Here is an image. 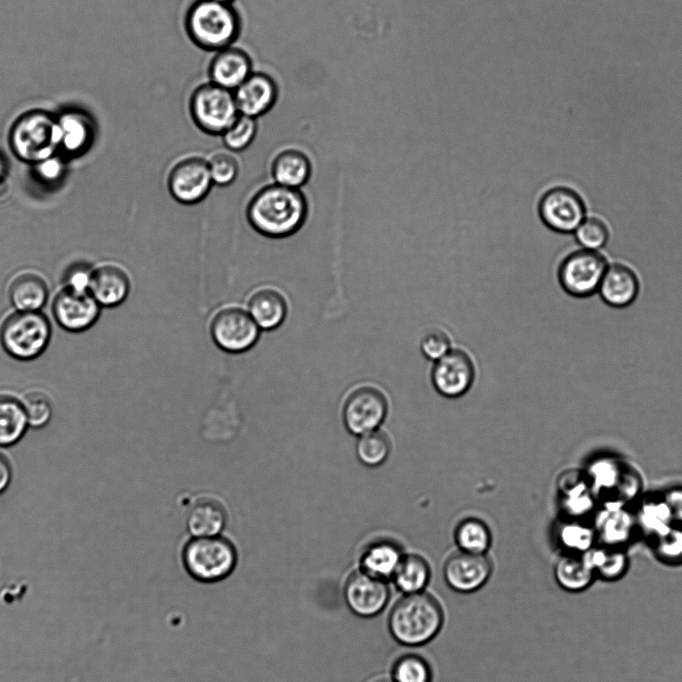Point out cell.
Wrapping results in <instances>:
<instances>
[{
	"mask_svg": "<svg viewBox=\"0 0 682 682\" xmlns=\"http://www.w3.org/2000/svg\"><path fill=\"white\" fill-rule=\"evenodd\" d=\"M309 203L302 189L271 182L250 197L245 216L251 228L266 238L284 239L306 223Z\"/></svg>",
	"mask_w": 682,
	"mask_h": 682,
	"instance_id": "cell-1",
	"label": "cell"
},
{
	"mask_svg": "<svg viewBox=\"0 0 682 682\" xmlns=\"http://www.w3.org/2000/svg\"><path fill=\"white\" fill-rule=\"evenodd\" d=\"M184 29L199 49L217 52L232 46L242 30L241 16L233 6L214 0H194L185 11Z\"/></svg>",
	"mask_w": 682,
	"mask_h": 682,
	"instance_id": "cell-2",
	"label": "cell"
},
{
	"mask_svg": "<svg viewBox=\"0 0 682 682\" xmlns=\"http://www.w3.org/2000/svg\"><path fill=\"white\" fill-rule=\"evenodd\" d=\"M443 623L441 604L424 591L404 594L388 615L390 634L404 646L415 647L430 642L440 632Z\"/></svg>",
	"mask_w": 682,
	"mask_h": 682,
	"instance_id": "cell-3",
	"label": "cell"
},
{
	"mask_svg": "<svg viewBox=\"0 0 682 682\" xmlns=\"http://www.w3.org/2000/svg\"><path fill=\"white\" fill-rule=\"evenodd\" d=\"M181 559L186 572L202 583H215L227 578L238 562L234 543L222 534L192 537L185 542Z\"/></svg>",
	"mask_w": 682,
	"mask_h": 682,
	"instance_id": "cell-4",
	"label": "cell"
},
{
	"mask_svg": "<svg viewBox=\"0 0 682 682\" xmlns=\"http://www.w3.org/2000/svg\"><path fill=\"white\" fill-rule=\"evenodd\" d=\"M8 142L14 156L30 165L59 153L56 114L42 109L22 113L9 130Z\"/></svg>",
	"mask_w": 682,
	"mask_h": 682,
	"instance_id": "cell-5",
	"label": "cell"
},
{
	"mask_svg": "<svg viewBox=\"0 0 682 682\" xmlns=\"http://www.w3.org/2000/svg\"><path fill=\"white\" fill-rule=\"evenodd\" d=\"M51 335V323L41 311L15 310L0 325L1 347L18 361H31L41 356Z\"/></svg>",
	"mask_w": 682,
	"mask_h": 682,
	"instance_id": "cell-6",
	"label": "cell"
},
{
	"mask_svg": "<svg viewBox=\"0 0 682 682\" xmlns=\"http://www.w3.org/2000/svg\"><path fill=\"white\" fill-rule=\"evenodd\" d=\"M584 472L599 503L617 502L631 506L643 495L640 473L618 457H598Z\"/></svg>",
	"mask_w": 682,
	"mask_h": 682,
	"instance_id": "cell-7",
	"label": "cell"
},
{
	"mask_svg": "<svg viewBox=\"0 0 682 682\" xmlns=\"http://www.w3.org/2000/svg\"><path fill=\"white\" fill-rule=\"evenodd\" d=\"M188 111L194 125L210 136H221L239 115L233 91L210 81L192 91Z\"/></svg>",
	"mask_w": 682,
	"mask_h": 682,
	"instance_id": "cell-8",
	"label": "cell"
},
{
	"mask_svg": "<svg viewBox=\"0 0 682 682\" xmlns=\"http://www.w3.org/2000/svg\"><path fill=\"white\" fill-rule=\"evenodd\" d=\"M609 260L602 251L576 248L561 259L556 279L561 290L577 299L597 294Z\"/></svg>",
	"mask_w": 682,
	"mask_h": 682,
	"instance_id": "cell-9",
	"label": "cell"
},
{
	"mask_svg": "<svg viewBox=\"0 0 682 682\" xmlns=\"http://www.w3.org/2000/svg\"><path fill=\"white\" fill-rule=\"evenodd\" d=\"M208 329L213 343L229 354L248 352L257 344L261 334L245 306L232 303L214 311Z\"/></svg>",
	"mask_w": 682,
	"mask_h": 682,
	"instance_id": "cell-10",
	"label": "cell"
},
{
	"mask_svg": "<svg viewBox=\"0 0 682 682\" xmlns=\"http://www.w3.org/2000/svg\"><path fill=\"white\" fill-rule=\"evenodd\" d=\"M537 213L551 232L571 235L588 215V208L576 189L560 184L543 192L537 203Z\"/></svg>",
	"mask_w": 682,
	"mask_h": 682,
	"instance_id": "cell-11",
	"label": "cell"
},
{
	"mask_svg": "<svg viewBox=\"0 0 682 682\" xmlns=\"http://www.w3.org/2000/svg\"><path fill=\"white\" fill-rule=\"evenodd\" d=\"M166 186L170 196L180 204L202 202L213 186L207 158L188 154L175 160L167 170Z\"/></svg>",
	"mask_w": 682,
	"mask_h": 682,
	"instance_id": "cell-12",
	"label": "cell"
},
{
	"mask_svg": "<svg viewBox=\"0 0 682 682\" xmlns=\"http://www.w3.org/2000/svg\"><path fill=\"white\" fill-rule=\"evenodd\" d=\"M388 413L385 394L374 386H359L345 398L342 420L346 430L356 436L376 430Z\"/></svg>",
	"mask_w": 682,
	"mask_h": 682,
	"instance_id": "cell-13",
	"label": "cell"
},
{
	"mask_svg": "<svg viewBox=\"0 0 682 682\" xmlns=\"http://www.w3.org/2000/svg\"><path fill=\"white\" fill-rule=\"evenodd\" d=\"M475 365L470 355L459 348L451 349L435 361L431 380L435 390L446 398H457L471 388Z\"/></svg>",
	"mask_w": 682,
	"mask_h": 682,
	"instance_id": "cell-14",
	"label": "cell"
},
{
	"mask_svg": "<svg viewBox=\"0 0 682 682\" xmlns=\"http://www.w3.org/2000/svg\"><path fill=\"white\" fill-rule=\"evenodd\" d=\"M58 152L64 157H79L89 151L97 126L94 118L78 107H67L56 114Z\"/></svg>",
	"mask_w": 682,
	"mask_h": 682,
	"instance_id": "cell-15",
	"label": "cell"
},
{
	"mask_svg": "<svg viewBox=\"0 0 682 682\" xmlns=\"http://www.w3.org/2000/svg\"><path fill=\"white\" fill-rule=\"evenodd\" d=\"M189 497L184 506V518L190 536L206 537L221 534L229 516L224 500L210 492H198Z\"/></svg>",
	"mask_w": 682,
	"mask_h": 682,
	"instance_id": "cell-16",
	"label": "cell"
},
{
	"mask_svg": "<svg viewBox=\"0 0 682 682\" xmlns=\"http://www.w3.org/2000/svg\"><path fill=\"white\" fill-rule=\"evenodd\" d=\"M344 599L355 615L370 618L382 612L386 607L390 599V589L385 580L359 569L347 578L344 585Z\"/></svg>",
	"mask_w": 682,
	"mask_h": 682,
	"instance_id": "cell-17",
	"label": "cell"
},
{
	"mask_svg": "<svg viewBox=\"0 0 682 682\" xmlns=\"http://www.w3.org/2000/svg\"><path fill=\"white\" fill-rule=\"evenodd\" d=\"M101 306L89 292L63 287L55 296L52 313L64 330L80 333L90 329L100 316Z\"/></svg>",
	"mask_w": 682,
	"mask_h": 682,
	"instance_id": "cell-18",
	"label": "cell"
},
{
	"mask_svg": "<svg viewBox=\"0 0 682 682\" xmlns=\"http://www.w3.org/2000/svg\"><path fill=\"white\" fill-rule=\"evenodd\" d=\"M493 563L486 554L458 551L450 555L443 565L446 584L459 593H472L482 588L490 579Z\"/></svg>",
	"mask_w": 682,
	"mask_h": 682,
	"instance_id": "cell-19",
	"label": "cell"
},
{
	"mask_svg": "<svg viewBox=\"0 0 682 682\" xmlns=\"http://www.w3.org/2000/svg\"><path fill=\"white\" fill-rule=\"evenodd\" d=\"M558 493L563 518L591 521L599 501L584 471L562 473L558 479Z\"/></svg>",
	"mask_w": 682,
	"mask_h": 682,
	"instance_id": "cell-20",
	"label": "cell"
},
{
	"mask_svg": "<svg viewBox=\"0 0 682 682\" xmlns=\"http://www.w3.org/2000/svg\"><path fill=\"white\" fill-rule=\"evenodd\" d=\"M640 290L637 272L624 262L613 261L606 268L597 295L606 306L625 309L637 301Z\"/></svg>",
	"mask_w": 682,
	"mask_h": 682,
	"instance_id": "cell-21",
	"label": "cell"
},
{
	"mask_svg": "<svg viewBox=\"0 0 682 682\" xmlns=\"http://www.w3.org/2000/svg\"><path fill=\"white\" fill-rule=\"evenodd\" d=\"M233 94L239 114L257 119L274 107L279 88L271 75L253 71Z\"/></svg>",
	"mask_w": 682,
	"mask_h": 682,
	"instance_id": "cell-22",
	"label": "cell"
},
{
	"mask_svg": "<svg viewBox=\"0 0 682 682\" xmlns=\"http://www.w3.org/2000/svg\"><path fill=\"white\" fill-rule=\"evenodd\" d=\"M244 306L261 331L278 329L289 313L286 295L271 284H263L251 290Z\"/></svg>",
	"mask_w": 682,
	"mask_h": 682,
	"instance_id": "cell-23",
	"label": "cell"
},
{
	"mask_svg": "<svg viewBox=\"0 0 682 682\" xmlns=\"http://www.w3.org/2000/svg\"><path fill=\"white\" fill-rule=\"evenodd\" d=\"M209 81L234 91L253 72L250 55L234 45L214 53L208 65Z\"/></svg>",
	"mask_w": 682,
	"mask_h": 682,
	"instance_id": "cell-24",
	"label": "cell"
},
{
	"mask_svg": "<svg viewBox=\"0 0 682 682\" xmlns=\"http://www.w3.org/2000/svg\"><path fill=\"white\" fill-rule=\"evenodd\" d=\"M591 522L596 537L608 546L623 542L638 531L631 506L617 502L599 503Z\"/></svg>",
	"mask_w": 682,
	"mask_h": 682,
	"instance_id": "cell-25",
	"label": "cell"
},
{
	"mask_svg": "<svg viewBox=\"0 0 682 682\" xmlns=\"http://www.w3.org/2000/svg\"><path fill=\"white\" fill-rule=\"evenodd\" d=\"M131 281L128 273L115 264L93 269L89 293L101 307L121 305L129 296Z\"/></svg>",
	"mask_w": 682,
	"mask_h": 682,
	"instance_id": "cell-26",
	"label": "cell"
},
{
	"mask_svg": "<svg viewBox=\"0 0 682 682\" xmlns=\"http://www.w3.org/2000/svg\"><path fill=\"white\" fill-rule=\"evenodd\" d=\"M312 173L313 165L310 157L296 147L281 149L271 160L272 182L279 185L301 189L309 182Z\"/></svg>",
	"mask_w": 682,
	"mask_h": 682,
	"instance_id": "cell-27",
	"label": "cell"
},
{
	"mask_svg": "<svg viewBox=\"0 0 682 682\" xmlns=\"http://www.w3.org/2000/svg\"><path fill=\"white\" fill-rule=\"evenodd\" d=\"M637 530L656 538L673 526L668 505L662 493L643 494L631 505Z\"/></svg>",
	"mask_w": 682,
	"mask_h": 682,
	"instance_id": "cell-28",
	"label": "cell"
},
{
	"mask_svg": "<svg viewBox=\"0 0 682 682\" xmlns=\"http://www.w3.org/2000/svg\"><path fill=\"white\" fill-rule=\"evenodd\" d=\"M8 295L15 310L40 311L48 300L49 289L39 274L23 272L11 281Z\"/></svg>",
	"mask_w": 682,
	"mask_h": 682,
	"instance_id": "cell-29",
	"label": "cell"
},
{
	"mask_svg": "<svg viewBox=\"0 0 682 682\" xmlns=\"http://www.w3.org/2000/svg\"><path fill=\"white\" fill-rule=\"evenodd\" d=\"M404 554L391 541H379L369 545L360 557V569L382 580L392 579Z\"/></svg>",
	"mask_w": 682,
	"mask_h": 682,
	"instance_id": "cell-30",
	"label": "cell"
},
{
	"mask_svg": "<svg viewBox=\"0 0 682 682\" xmlns=\"http://www.w3.org/2000/svg\"><path fill=\"white\" fill-rule=\"evenodd\" d=\"M28 427L22 402L14 396L0 394V447L18 443Z\"/></svg>",
	"mask_w": 682,
	"mask_h": 682,
	"instance_id": "cell-31",
	"label": "cell"
},
{
	"mask_svg": "<svg viewBox=\"0 0 682 682\" xmlns=\"http://www.w3.org/2000/svg\"><path fill=\"white\" fill-rule=\"evenodd\" d=\"M430 577L431 569L426 559L418 554H408L402 557L392 580L403 594H414L423 592Z\"/></svg>",
	"mask_w": 682,
	"mask_h": 682,
	"instance_id": "cell-32",
	"label": "cell"
},
{
	"mask_svg": "<svg viewBox=\"0 0 682 682\" xmlns=\"http://www.w3.org/2000/svg\"><path fill=\"white\" fill-rule=\"evenodd\" d=\"M454 538L460 551L471 554H486L492 542L489 527L477 518L462 520L455 529Z\"/></svg>",
	"mask_w": 682,
	"mask_h": 682,
	"instance_id": "cell-33",
	"label": "cell"
},
{
	"mask_svg": "<svg viewBox=\"0 0 682 682\" xmlns=\"http://www.w3.org/2000/svg\"><path fill=\"white\" fill-rule=\"evenodd\" d=\"M554 575L561 587L571 591L582 590L592 580V567L586 559L564 556L555 565Z\"/></svg>",
	"mask_w": 682,
	"mask_h": 682,
	"instance_id": "cell-34",
	"label": "cell"
},
{
	"mask_svg": "<svg viewBox=\"0 0 682 682\" xmlns=\"http://www.w3.org/2000/svg\"><path fill=\"white\" fill-rule=\"evenodd\" d=\"M391 448L392 443L388 434L376 429L359 436L356 443V455L362 464L377 467L387 460Z\"/></svg>",
	"mask_w": 682,
	"mask_h": 682,
	"instance_id": "cell-35",
	"label": "cell"
},
{
	"mask_svg": "<svg viewBox=\"0 0 682 682\" xmlns=\"http://www.w3.org/2000/svg\"><path fill=\"white\" fill-rule=\"evenodd\" d=\"M572 235L580 248L601 251L611 239V230L603 218L587 215Z\"/></svg>",
	"mask_w": 682,
	"mask_h": 682,
	"instance_id": "cell-36",
	"label": "cell"
},
{
	"mask_svg": "<svg viewBox=\"0 0 682 682\" xmlns=\"http://www.w3.org/2000/svg\"><path fill=\"white\" fill-rule=\"evenodd\" d=\"M257 132V119L239 114L221 135V138L227 150L239 153L246 150L253 143Z\"/></svg>",
	"mask_w": 682,
	"mask_h": 682,
	"instance_id": "cell-37",
	"label": "cell"
},
{
	"mask_svg": "<svg viewBox=\"0 0 682 682\" xmlns=\"http://www.w3.org/2000/svg\"><path fill=\"white\" fill-rule=\"evenodd\" d=\"M562 545L574 550H587L591 547L596 533L590 520L563 518L558 530Z\"/></svg>",
	"mask_w": 682,
	"mask_h": 682,
	"instance_id": "cell-38",
	"label": "cell"
},
{
	"mask_svg": "<svg viewBox=\"0 0 682 682\" xmlns=\"http://www.w3.org/2000/svg\"><path fill=\"white\" fill-rule=\"evenodd\" d=\"M391 676L393 682H432V669L421 656L405 654L394 661Z\"/></svg>",
	"mask_w": 682,
	"mask_h": 682,
	"instance_id": "cell-39",
	"label": "cell"
},
{
	"mask_svg": "<svg viewBox=\"0 0 682 682\" xmlns=\"http://www.w3.org/2000/svg\"><path fill=\"white\" fill-rule=\"evenodd\" d=\"M208 168L213 185L226 187L233 184L240 173V162L229 150L216 151L208 158Z\"/></svg>",
	"mask_w": 682,
	"mask_h": 682,
	"instance_id": "cell-40",
	"label": "cell"
},
{
	"mask_svg": "<svg viewBox=\"0 0 682 682\" xmlns=\"http://www.w3.org/2000/svg\"><path fill=\"white\" fill-rule=\"evenodd\" d=\"M28 425L41 429L48 425L53 416V407L49 397L40 391H31L21 400Z\"/></svg>",
	"mask_w": 682,
	"mask_h": 682,
	"instance_id": "cell-41",
	"label": "cell"
},
{
	"mask_svg": "<svg viewBox=\"0 0 682 682\" xmlns=\"http://www.w3.org/2000/svg\"><path fill=\"white\" fill-rule=\"evenodd\" d=\"M33 178L41 185L54 187L60 184L67 172L65 157L56 153L35 164H32Z\"/></svg>",
	"mask_w": 682,
	"mask_h": 682,
	"instance_id": "cell-42",
	"label": "cell"
},
{
	"mask_svg": "<svg viewBox=\"0 0 682 682\" xmlns=\"http://www.w3.org/2000/svg\"><path fill=\"white\" fill-rule=\"evenodd\" d=\"M587 560V559H586ZM590 566L598 569L604 576L612 577L619 574L625 566V556L614 548L604 547L594 550L587 560Z\"/></svg>",
	"mask_w": 682,
	"mask_h": 682,
	"instance_id": "cell-43",
	"label": "cell"
},
{
	"mask_svg": "<svg viewBox=\"0 0 682 682\" xmlns=\"http://www.w3.org/2000/svg\"><path fill=\"white\" fill-rule=\"evenodd\" d=\"M451 339L446 331L432 328L420 340V350L429 360L437 361L451 350Z\"/></svg>",
	"mask_w": 682,
	"mask_h": 682,
	"instance_id": "cell-44",
	"label": "cell"
},
{
	"mask_svg": "<svg viewBox=\"0 0 682 682\" xmlns=\"http://www.w3.org/2000/svg\"><path fill=\"white\" fill-rule=\"evenodd\" d=\"M657 552L662 556L672 558L682 554V527L671 526L661 535L654 538Z\"/></svg>",
	"mask_w": 682,
	"mask_h": 682,
	"instance_id": "cell-45",
	"label": "cell"
},
{
	"mask_svg": "<svg viewBox=\"0 0 682 682\" xmlns=\"http://www.w3.org/2000/svg\"><path fill=\"white\" fill-rule=\"evenodd\" d=\"M93 269L83 263L71 265L65 272L64 287L77 292H89Z\"/></svg>",
	"mask_w": 682,
	"mask_h": 682,
	"instance_id": "cell-46",
	"label": "cell"
},
{
	"mask_svg": "<svg viewBox=\"0 0 682 682\" xmlns=\"http://www.w3.org/2000/svg\"><path fill=\"white\" fill-rule=\"evenodd\" d=\"M662 494L670 510L673 525L682 527V487H673Z\"/></svg>",
	"mask_w": 682,
	"mask_h": 682,
	"instance_id": "cell-47",
	"label": "cell"
},
{
	"mask_svg": "<svg viewBox=\"0 0 682 682\" xmlns=\"http://www.w3.org/2000/svg\"><path fill=\"white\" fill-rule=\"evenodd\" d=\"M12 480V467L7 457L0 452V494L5 492Z\"/></svg>",
	"mask_w": 682,
	"mask_h": 682,
	"instance_id": "cell-48",
	"label": "cell"
},
{
	"mask_svg": "<svg viewBox=\"0 0 682 682\" xmlns=\"http://www.w3.org/2000/svg\"><path fill=\"white\" fill-rule=\"evenodd\" d=\"M9 171V163L6 156L0 151V183L5 180Z\"/></svg>",
	"mask_w": 682,
	"mask_h": 682,
	"instance_id": "cell-49",
	"label": "cell"
},
{
	"mask_svg": "<svg viewBox=\"0 0 682 682\" xmlns=\"http://www.w3.org/2000/svg\"><path fill=\"white\" fill-rule=\"evenodd\" d=\"M221 3L233 4L236 0H214Z\"/></svg>",
	"mask_w": 682,
	"mask_h": 682,
	"instance_id": "cell-50",
	"label": "cell"
},
{
	"mask_svg": "<svg viewBox=\"0 0 682 682\" xmlns=\"http://www.w3.org/2000/svg\"><path fill=\"white\" fill-rule=\"evenodd\" d=\"M382 682H390V681H382ZM391 682H393V681H391Z\"/></svg>",
	"mask_w": 682,
	"mask_h": 682,
	"instance_id": "cell-51",
	"label": "cell"
}]
</instances>
